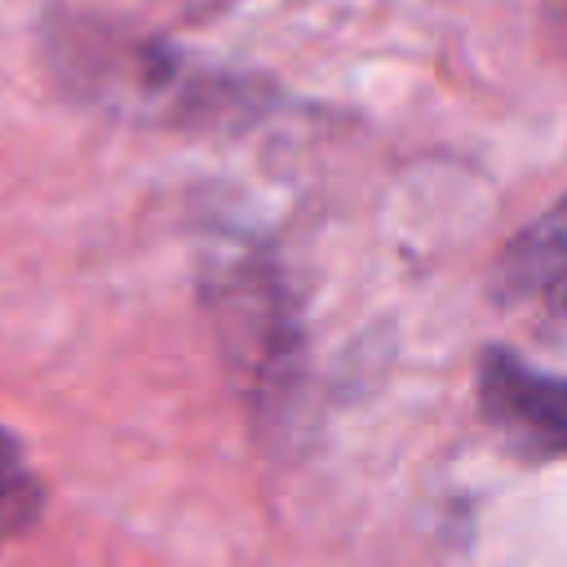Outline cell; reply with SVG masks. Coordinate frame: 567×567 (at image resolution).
Masks as SVG:
<instances>
[{"instance_id":"cell-1","label":"cell","mask_w":567,"mask_h":567,"mask_svg":"<svg viewBox=\"0 0 567 567\" xmlns=\"http://www.w3.org/2000/svg\"><path fill=\"white\" fill-rule=\"evenodd\" d=\"M40 53L62 93L128 120L199 124L248 102L239 80L204 71L164 40L84 9H49L40 22Z\"/></svg>"},{"instance_id":"cell-2","label":"cell","mask_w":567,"mask_h":567,"mask_svg":"<svg viewBox=\"0 0 567 567\" xmlns=\"http://www.w3.org/2000/svg\"><path fill=\"white\" fill-rule=\"evenodd\" d=\"M204 306L261 434H288L306 394V328L279 266L252 248L204 266Z\"/></svg>"},{"instance_id":"cell-3","label":"cell","mask_w":567,"mask_h":567,"mask_svg":"<svg viewBox=\"0 0 567 567\" xmlns=\"http://www.w3.org/2000/svg\"><path fill=\"white\" fill-rule=\"evenodd\" d=\"M478 408L527 456H567V377L527 363L505 346L478 354Z\"/></svg>"},{"instance_id":"cell-4","label":"cell","mask_w":567,"mask_h":567,"mask_svg":"<svg viewBox=\"0 0 567 567\" xmlns=\"http://www.w3.org/2000/svg\"><path fill=\"white\" fill-rule=\"evenodd\" d=\"M563 275H567V195L501 248L492 266V292L496 301L509 306L549 292Z\"/></svg>"},{"instance_id":"cell-5","label":"cell","mask_w":567,"mask_h":567,"mask_svg":"<svg viewBox=\"0 0 567 567\" xmlns=\"http://www.w3.org/2000/svg\"><path fill=\"white\" fill-rule=\"evenodd\" d=\"M44 509V483L31 470L22 439L0 425V540L27 532Z\"/></svg>"},{"instance_id":"cell-6","label":"cell","mask_w":567,"mask_h":567,"mask_svg":"<svg viewBox=\"0 0 567 567\" xmlns=\"http://www.w3.org/2000/svg\"><path fill=\"white\" fill-rule=\"evenodd\" d=\"M239 0H186V18H195V22H208V18H217V13H226V9H235Z\"/></svg>"},{"instance_id":"cell-7","label":"cell","mask_w":567,"mask_h":567,"mask_svg":"<svg viewBox=\"0 0 567 567\" xmlns=\"http://www.w3.org/2000/svg\"><path fill=\"white\" fill-rule=\"evenodd\" d=\"M545 297L554 301V310H558V315H567V275H563V279H558V284H554Z\"/></svg>"}]
</instances>
